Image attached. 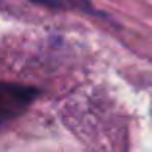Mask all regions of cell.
I'll return each instance as SVG.
<instances>
[{"label":"cell","instance_id":"cell-2","mask_svg":"<svg viewBox=\"0 0 152 152\" xmlns=\"http://www.w3.org/2000/svg\"><path fill=\"white\" fill-rule=\"evenodd\" d=\"M46 8H87L85 0H31Z\"/></svg>","mask_w":152,"mask_h":152},{"label":"cell","instance_id":"cell-1","mask_svg":"<svg viewBox=\"0 0 152 152\" xmlns=\"http://www.w3.org/2000/svg\"><path fill=\"white\" fill-rule=\"evenodd\" d=\"M37 96L39 91L33 87L18 85V83H0V127L21 115Z\"/></svg>","mask_w":152,"mask_h":152}]
</instances>
